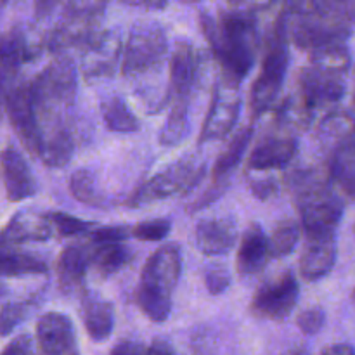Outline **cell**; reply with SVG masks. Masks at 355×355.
Instances as JSON below:
<instances>
[{"mask_svg":"<svg viewBox=\"0 0 355 355\" xmlns=\"http://www.w3.org/2000/svg\"><path fill=\"white\" fill-rule=\"evenodd\" d=\"M123 44L114 31H97L80 49V73L85 80L107 78L114 75L121 62Z\"/></svg>","mask_w":355,"mask_h":355,"instance_id":"obj_11","label":"cell"},{"mask_svg":"<svg viewBox=\"0 0 355 355\" xmlns=\"http://www.w3.org/2000/svg\"><path fill=\"white\" fill-rule=\"evenodd\" d=\"M78 71L68 55H55L30 83L31 104L40 135L55 130H71L68 113L75 106Z\"/></svg>","mask_w":355,"mask_h":355,"instance_id":"obj_3","label":"cell"},{"mask_svg":"<svg viewBox=\"0 0 355 355\" xmlns=\"http://www.w3.org/2000/svg\"><path fill=\"white\" fill-rule=\"evenodd\" d=\"M37 340L45 355H80L75 326L62 312H47L38 319Z\"/></svg>","mask_w":355,"mask_h":355,"instance_id":"obj_15","label":"cell"},{"mask_svg":"<svg viewBox=\"0 0 355 355\" xmlns=\"http://www.w3.org/2000/svg\"><path fill=\"white\" fill-rule=\"evenodd\" d=\"M0 170H2L3 187L9 201L21 203L37 194L38 186L30 165L14 146H7L0 155Z\"/></svg>","mask_w":355,"mask_h":355,"instance_id":"obj_16","label":"cell"},{"mask_svg":"<svg viewBox=\"0 0 355 355\" xmlns=\"http://www.w3.org/2000/svg\"><path fill=\"white\" fill-rule=\"evenodd\" d=\"M302 232L304 231H302L300 222L291 220V218H284V220L277 222L274 225L270 238H267V241H269V255L272 259H283V257L293 253L298 241H300Z\"/></svg>","mask_w":355,"mask_h":355,"instance_id":"obj_33","label":"cell"},{"mask_svg":"<svg viewBox=\"0 0 355 355\" xmlns=\"http://www.w3.org/2000/svg\"><path fill=\"white\" fill-rule=\"evenodd\" d=\"M7 2H9V0H0V10H2L3 7H6Z\"/></svg>","mask_w":355,"mask_h":355,"instance_id":"obj_53","label":"cell"},{"mask_svg":"<svg viewBox=\"0 0 355 355\" xmlns=\"http://www.w3.org/2000/svg\"><path fill=\"white\" fill-rule=\"evenodd\" d=\"M205 284L210 295H222L231 286V272L222 263H211L205 269Z\"/></svg>","mask_w":355,"mask_h":355,"instance_id":"obj_40","label":"cell"},{"mask_svg":"<svg viewBox=\"0 0 355 355\" xmlns=\"http://www.w3.org/2000/svg\"><path fill=\"white\" fill-rule=\"evenodd\" d=\"M69 193L76 201L89 207H101L104 198L97 187V180L94 173L87 168H80L69 177Z\"/></svg>","mask_w":355,"mask_h":355,"instance_id":"obj_34","label":"cell"},{"mask_svg":"<svg viewBox=\"0 0 355 355\" xmlns=\"http://www.w3.org/2000/svg\"><path fill=\"white\" fill-rule=\"evenodd\" d=\"M205 163L194 156H184L177 162L146 180L128 200V207H142V205L155 203V201L168 200L177 194L189 193L193 187L200 184L205 175Z\"/></svg>","mask_w":355,"mask_h":355,"instance_id":"obj_7","label":"cell"},{"mask_svg":"<svg viewBox=\"0 0 355 355\" xmlns=\"http://www.w3.org/2000/svg\"><path fill=\"white\" fill-rule=\"evenodd\" d=\"M326 314L321 307H311L297 318V326L304 335H318L324 328Z\"/></svg>","mask_w":355,"mask_h":355,"instance_id":"obj_41","label":"cell"},{"mask_svg":"<svg viewBox=\"0 0 355 355\" xmlns=\"http://www.w3.org/2000/svg\"><path fill=\"white\" fill-rule=\"evenodd\" d=\"M225 189H227V182H215L214 180V182H211V186L208 187V189L205 191V193L201 194L196 201H194L193 207L189 208V211H198V210H201V208L208 207V205L214 203L215 200H218V198L225 193Z\"/></svg>","mask_w":355,"mask_h":355,"instance_id":"obj_44","label":"cell"},{"mask_svg":"<svg viewBox=\"0 0 355 355\" xmlns=\"http://www.w3.org/2000/svg\"><path fill=\"white\" fill-rule=\"evenodd\" d=\"M90 253L92 246L87 243H75L62 250L55 262L59 288L66 293H73L83 288L87 272L90 269Z\"/></svg>","mask_w":355,"mask_h":355,"instance_id":"obj_19","label":"cell"},{"mask_svg":"<svg viewBox=\"0 0 355 355\" xmlns=\"http://www.w3.org/2000/svg\"><path fill=\"white\" fill-rule=\"evenodd\" d=\"M238 239V227L231 218H205L196 225V246L208 257L231 252Z\"/></svg>","mask_w":355,"mask_h":355,"instance_id":"obj_20","label":"cell"},{"mask_svg":"<svg viewBox=\"0 0 355 355\" xmlns=\"http://www.w3.org/2000/svg\"><path fill=\"white\" fill-rule=\"evenodd\" d=\"M146 355H177V354L175 350H173V347L170 345L166 340L155 338L151 345L148 347V350H146Z\"/></svg>","mask_w":355,"mask_h":355,"instance_id":"obj_48","label":"cell"},{"mask_svg":"<svg viewBox=\"0 0 355 355\" xmlns=\"http://www.w3.org/2000/svg\"><path fill=\"white\" fill-rule=\"evenodd\" d=\"M297 153L298 142L291 135H279V137L266 139L252 151L246 168L257 170V172L284 170L297 158Z\"/></svg>","mask_w":355,"mask_h":355,"instance_id":"obj_18","label":"cell"},{"mask_svg":"<svg viewBox=\"0 0 355 355\" xmlns=\"http://www.w3.org/2000/svg\"><path fill=\"white\" fill-rule=\"evenodd\" d=\"M253 127H246L239 130L232 137L227 148L220 153L214 165V180L215 182H227V177L236 170V166L241 163L250 142H252Z\"/></svg>","mask_w":355,"mask_h":355,"instance_id":"obj_30","label":"cell"},{"mask_svg":"<svg viewBox=\"0 0 355 355\" xmlns=\"http://www.w3.org/2000/svg\"><path fill=\"white\" fill-rule=\"evenodd\" d=\"M47 218L49 222H51L52 229H54L61 238H73V236L87 234V232L97 227L94 222L83 220V218L69 215L66 214V211H49Z\"/></svg>","mask_w":355,"mask_h":355,"instance_id":"obj_36","label":"cell"},{"mask_svg":"<svg viewBox=\"0 0 355 355\" xmlns=\"http://www.w3.org/2000/svg\"><path fill=\"white\" fill-rule=\"evenodd\" d=\"M189 132V110L170 107L165 125L159 130V144L172 148L184 142Z\"/></svg>","mask_w":355,"mask_h":355,"instance_id":"obj_35","label":"cell"},{"mask_svg":"<svg viewBox=\"0 0 355 355\" xmlns=\"http://www.w3.org/2000/svg\"><path fill=\"white\" fill-rule=\"evenodd\" d=\"M148 347H144L142 343L134 342V340H123V342L118 343L110 355H146Z\"/></svg>","mask_w":355,"mask_h":355,"instance_id":"obj_46","label":"cell"},{"mask_svg":"<svg viewBox=\"0 0 355 355\" xmlns=\"http://www.w3.org/2000/svg\"><path fill=\"white\" fill-rule=\"evenodd\" d=\"M130 236V227L127 225H106L97 227L90 232L92 245H106V243H123Z\"/></svg>","mask_w":355,"mask_h":355,"instance_id":"obj_43","label":"cell"},{"mask_svg":"<svg viewBox=\"0 0 355 355\" xmlns=\"http://www.w3.org/2000/svg\"><path fill=\"white\" fill-rule=\"evenodd\" d=\"M319 141L328 151L354 137V116L350 111H331L318 128Z\"/></svg>","mask_w":355,"mask_h":355,"instance_id":"obj_32","label":"cell"},{"mask_svg":"<svg viewBox=\"0 0 355 355\" xmlns=\"http://www.w3.org/2000/svg\"><path fill=\"white\" fill-rule=\"evenodd\" d=\"M201 30L222 68V78L241 85L257 62L262 45L259 23L246 10H231L218 17L201 14Z\"/></svg>","mask_w":355,"mask_h":355,"instance_id":"obj_2","label":"cell"},{"mask_svg":"<svg viewBox=\"0 0 355 355\" xmlns=\"http://www.w3.org/2000/svg\"><path fill=\"white\" fill-rule=\"evenodd\" d=\"M90 253V267L101 277H111L118 270L123 269L130 260V252L123 243H106V245H92Z\"/></svg>","mask_w":355,"mask_h":355,"instance_id":"obj_31","label":"cell"},{"mask_svg":"<svg viewBox=\"0 0 355 355\" xmlns=\"http://www.w3.org/2000/svg\"><path fill=\"white\" fill-rule=\"evenodd\" d=\"M241 111V96L239 85H234L229 80L220 78L214 87L210 107L205 116L198 144H207L211 141H220L231 134Z\"/></svg>","mask_w":355,"mask_h":355,"instance_id":"obj_9","label":"cell"},{"mask_svg":"<svg viewBox=\"0 0 355 355\" xmlns=\"http://www.w3.org/2000/svg\"><path fill=\"white\" fill-rule=\"evenodd\" d=\"M168 40L162 24L137 23L121 51V75L134 83L135 96L149 114L168 104V78L163 80Z\"/></svg>","mask_w":355,"mask_h":355,"instance_id":"obj_1","label":"cell"},{"mask_svg":"<svg viewBox=\"0 0 355 355\" xmlns=\"http://www.w3.org/2000/svg\"><path fill=\"white\" fill-rule=\"evenodd\" d=\"M288 38L312 51L331 42H347L354 30V0H315L309 12L286 14Z\"/></svg>","mask_w":355,"mask_h":355,"instance_id":"obj_4","label":"cell"},{"mask_svg":"<svg viewBox=\"0 0 355 355\" xmlns=\"http://www.w3.org/2000/svg\"><path fill=\"white\" fill-rule=\"evenodd\" d=\"M3 113L9 118L14 132L19 137L21 144L24 146L31 156L37 158L38 151V125L35 118L33 104H31L30 83L17 82L7 94Z\"/></svg>","mask_w":355,"mask_h":355,"instance_id":"obj_13","label":"cell"},{"mask_svg":"<svg viewBox=\"0 0 355 355\" xmlns=\"http://www.w3.org/2000/svg\"><path fill=\"white\" fill-rule=\"evenodd\" d=\"M179 2H184V3H196V2H200V0H179Z\"/></svg>","mask_w":355,"mask_h":355,"instance_id":"obj_52","label":"cell"},{"mask_svg":"<svg viewBox=\"0 0 355 355\" xmlns=\"http://www.w3.org/2000/svg\"><path fill=\"white\" fill-rule=\"evenodd\" d=\"M336 263L335 238H307V246L300 257V276L309 283L331 274Z\"/></svg>","mask_w":355,"mask_h":355,"instance_id":"obj_22","label":"cell"},{"mask_svg":"<svg viewBox=\"0 0 355 355\" xmlns=\"http://www.w3.org/2000/svg\"><path fill=\"white\" fill-rule=\"evenodd\" d=\"M321 355H354V350L350 345L340 343V345H333L329 347V349H326Z\"/></svg>","mask_w":355,"mask_h":355,"instance_id":"obj_50","label":"cell"},{"mask_svg":"<svg viewBox=\"0 0 355 355\" xmlns=\"http://www.w3.org/2000/svg\"><path fill=\"white\" fill-rule=\"evenodd\" d=\"M172 229V222L168 218H153V220L139 222L137 225L130 227V236L137 241L158 243L168 236Z\"/></svg>","mask_w":355,"mask_h":355,"instance_id":"obj_38","label":"cell"},{"mask_svg":"<svg viewBox=\"0 0 355 355\" xmlns=\"http://www.w3.org/2000/svg\"><path fill=\"white\" fill-rule=\"evenodd\" d=\"M283 355H311V350H309L307 345H295Z\"/></svg>","mask_w":355,"mask_h":355,"instance_id":"obj_51","label":"cell"},{"mask_svg":"<svg viewBox=\"0 0 355 355\" xmlns=\"http://www.w3.org/2000/svg\"><path fill=\"white\" fill-rule=\"evenodd\" d=\"M54 234L47 214L37 210H19L0 231V243L9 246L26 245V243L49 241Z\"/></svg>","mask_w":355,"mask_h":355,"instance_id":"obj_17","label":"cell"},{"mask_svg":"<svg viewBox=\"0 0 355 355\" xmlns=\"http://www.w3.org/2000/svg\"><path fill=\"white\" fill-rule=\"evenodd\" d=\"M288 42L290 38H288L286 17H283L267 31V37L263 38L266 52H263L262 68L253 82L248 101L253 120L267 113L276 104L277 97L283 90L288 64H290Z\"/></svg>","mask_w":355,"mask_h":355,"instance_id":"obj_6","label":"cell"},{"mask_svg":"<svg viewBox=\"0 0 355 355\" xmlns=\"http://www.w3.org/2000/svg\"><path fill=\"white\" fill-rule=\"evenodd\" d=\"M309 64L321 71L345 76L352 66V54L347 42H331L309 51Z\"/></svg>","mask_w":355,"mask_h":355,"instance_id":"obj_27","label":"cell"},{"mask_svg":"<svg viewBox=\"0 0 355 355\" xmlns=\"http://www.w3.org/2000/svg\"><path fill=\"white\" fill-rule=\"evenodd\" d=\"M182 274V255L173 243L156 250L144 263L135 304L153 322H165L172 312V295Z\"/></svg>","mask_w":355,"mask_h":355,"instance_id":"obj_5","label":"cell"},{"mask_svg":"<svg viewBox=\"0 0 355 355\" xmlns=\"http://www.w3.org/2000/svg\"><path fill=\"white\" fill-rule=\"evenodd\" d=\"M64 0H33V10L35 17L37 19H45V17L51 16L55 10V7H59Z\"/></svg>","mask_w":355,"mask_h":355,"instance_id":"obj_47","label":"cell"},{"mask_svg":"<svg viewBox=\"0 0 355 355\" xmlns=\"http://www.w3.org/2000/svg\"><path fill=\"white\" fill-rule=\"evenodd\" d=\"M33 304V300L7 302L0 309V336H9L28 318Z\"/></svg>","mask_w":355,"mask_h":355,"instance_id":"obj_37","label":"cell"},{"mask_svg":"<svg viewBox=\"0 0 355 355\" xmlns=\"http://www.w3.org/2000/svg\"><path fill=\"white\" fill-rule=\"evenodd\" d=\"M82 318L87 333L94 342H104L110 338L114 328L113 304L97 295L87 293L82 300Z\"/></svg>","mask_w":355,"mask_h":355,"instance_id":"obj_23","label":"cell"},{"mask_svg":"<svg viewBox=\"0 0 355 355\" xmlns=\"http://www.w3.org/2000/svg\"><path fill=\"white\" fill-rule=\"evenodd\" d=\"M75 153V139L71 130H55L40 135L37 158L51 168H62L68 165Z\"/></svg>","mask_w":355,"mask_h":355,"instance_id":"obj_25","label":"cell"},{"mask_svg":"<svg viewBox=\"0 0 355 355\" xmlns=\"http://www.w3.org/2000/svg\"><path fill=\"white\" fill-rule=\"evenodd\" d=\"M30 354H31L30 336L21 335L17 336V338H14L0 355H30Z\"/></svg>","mask_w":355,"mask_h":355,"instance_id":"obj_45","label":"cell"},{"mask_svg":"<svg viewBox=\"0 0 355 355\" xmlns=\"http://www.w3.org/2000/svg\"><path fill=\"white\" fill-rule=\"evenodd\" d=\"M19 69V66L12 64V62L7 61V59L0 58V114H3V104H6L7 94H9L10 89L19 82V80H17Z\"/></svg>","mask_w":355,"mask_h":355,"instance_id":"obj_42","label":"cell"},{"mask_svg":"<svg viewBox=\"0 0 355 355\" xmlns=\"http://www.w3.org/2000/svg\"><path fill=\"white\" fill-rule=\"evenodd\" d=\"M269 259V241L262 225L250 224L236 253V270L243 277L255 276L267 266Z\"/></svg>","mask_w":355,"mask_h":355,"instance_id":"obj_21","label":"cell"},{"mask_svg":"<svg viewBox=\"0 0 355 355\" xmlns=\"http://www.w3.org/2000/svg\"><path fill=\"white\" fill-rule=\"evenodd\" d=\"M30 355H33V354H30Z\"/></svg>","mask_w":355,"mask_h":355,"instance_id":"obj_54","label":"cell"},{"mask_svg":"<svg viewBox=\"0 0 355 355\" xmlns=\"http://www.w3.org/2000/svg\"><path fill=\"white\" fill-rule=\"evenodd\" d=\"M314 118L315 110L305 101V97L300 92L291 94L276 110L277 125L288 128V130L298 132V134L311 130Z\"/></svg>","mask_w":355,"mask_h":355,"instance_id":"obj_26","label":"cell"},{"mask_svg":"<svg viewBox=\"0 0 355 355\" xmlns=\"http://www.w3.org/2000/svg\"><path fill=\"white\" fill-rule=\"evenodd\" d=\"M298 92L315 111L336 106L345 97V76L321 71L309 64L298 76Z\"/></svg>","mask_w":355,"mask_h":355,"instance_id":"obj_14","label":"cell"},{"mask_svg":"<svg viewBox=\"0 0 355 355\" xmlns=\"http://www.w3.org/2000/svg\"><path fill=\"white\" fill-rule=\"evenodd\" d=\"M47 263L40 257L17 252L16 246L0 243V277L35 276L47 272Z\"/></svg>","mask_w":355,"mask_h":355,"instance_id":"obj_28","label":"cell"},{"mask_svg":"<svg viewBox=\"0 0 355 355\" xmlns=\"http://www.w3.org/2000/svg\"><path fill=\"white\" fill-rule=\"evenodd\" d=\"M300 214L302 231L307 238H335L342 222L345 203L331 186L321 187L312 193L293 198Z\"/></svg>","mask_w":355,"mask_h":355,"instance_id":"obj_8","label":"cell"},{"mask_svg":"<svg viewBox=\"0 0 355 355\" xmlns=\"http://www.w3.org/2000/svg\"><path fill=\"white\" fill-rule=\"evenodd\" d=\"M328 165L329 179L331 184H336L342 194H345L347 200H352L355 189V149L354 137L347 139L342 144L333 148L329 151Z\"/></svg>","mask_w":355,"mask_h":355,"instance_id":"obj_24","label":"cell"},{"mask_svg":"<svg viewBox=\"0 0 355 355\" xmlns=\"http://www.w3.org/2000/svg\"><path fill=\"white\" fill-rule=\"evenodd\" d=\"M101 114L107 130L116 134H134L141 128V121L132 113L120 96H111L101 103Z\"/></svg>","mask_w":355,"mask_h":355,"instance_id":"obj_29","label":"cell"},{"mask_svg":"<svg viewBox=\"0 0 355 355\" xmlns=\"http://www.w3.org/2000/svg\"><path fill=\"white\" fill-rule=\"evenodd\" d=\"M200 55L193 44L179 40L168 61V94L170 107L189 110L191 94L198 78Z\"/></svg>","mask_w":355,"mask_h":355,"instance_id":"obj_12","label":"cell"},{"mask_svg":"<svg viewBox=\"0 0 355 355\" xmlns=\"http://www.w3.org/2000/svg\"><path fill=\"white\" fill-rule=\"evenodd\" d=\"M127 6H139V7H151V9H159L165 7L166 0H120Z\"/></svg>","mask_w":355,"mask_h":355,"instance_id":"obj_49","label":"cell"},{"mask_svg":"<svg viewBox=\"0 0 355 355\" xmlns=\"http://www.w3.org/2000/svg\"><path fill=\"white\" fill-rule=\"evenodd\" d=\"M300 286L291 272H281L274 279L263 283L252 298V314L260 319L283 321L297 307Z\"/></svg>","mask_w":355,"mask_h":355,"instance_id":"obj_10","label":"cell"},{"mask_svg":"<svg viewBox=\"0 0 355 355\" xmlns=\"http://www.w3.org/2000/svg\"><path fill=\"white\" fill-rule=\"evenodd\" d=\"M246 182H248L250 191L259 200L267 201L279 193V180L269 172H257V170H248L246 173Z\"/></svg>","mask_w":355,"mask_h":355,"instance_id":"obj_39","label":"cell"}]
</instances>
